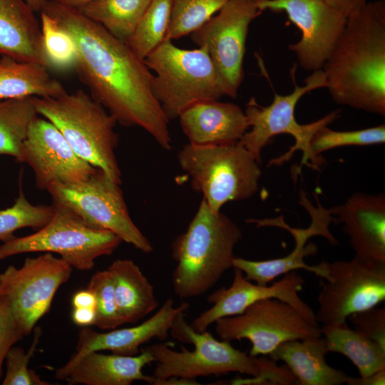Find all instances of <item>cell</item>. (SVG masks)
Segmentation results:
<instances>
[{
	"label": "cell",
	"instance_id": "6da1fadb",
	"mask_svg": "<svg viewBox=\"0 0 385 385\" xmlns=\"http://www.w3.org/2000/svg\"><path fill=\"white\" fill-rule=\"evenodd\" d=\"M41 10L73 38L77 49L74 69L91 96L117 123L140 127L162 148L170 150L169 120L153 93V75L144 60L78 9L48 0Z\"/></svg>",
	"mask_w": 385,
	"mask_h": 385
},
{
	"label": "cell",
	"instance_id": "7a4b0ae2",
	"mask_svg": "<svg viewBox=\"0 0 385 385\" xmlns=\"http://www.w3.org/2000/svg\"><path fill=\"white\" fill-rule=\"evenodd\" d=\"M322 69L335 103L385 115L384 0L366 2L346 17Z\"/></svg>",
	"mask_w": 385,
	"mask_h": 385
},
{
	"label": "cell",
	"instance_id": "3957f363",
	"mask_svg": "<svg viewBox=\"0 0 385 385\" xmlns=\"http://www.w3.org/2000/svg\"><path fill=\"white\" fill-rule=\"evenodd\" d=\"M184 314L175 319L170 333L178 341L190 344V351L181 346V351L166 344H154L143 348L152 355L156 366L151 384L171 377L196 380L197 377L220 376L239 372L250 376L232 381V384H297L288 367L278 366L269 357L252 356L233 347L230 342L218 341L207 330L195 331L184 319Z\"/></svg>",
	"mask_w": 385,
	"mask_h": 385
},
{
	"label": "cell",
	"instance_id": "277c9868",
	"mask_svg": "<svg viewBox=\"0 0 385 385\" xmlns=\"http://www.w3.org/2000/svg\"><path fill=\"white\" fill-rule=\"evenodd\" d=\"M242 236L228 216L212 210L202 199L186 231L171 244L177 265L173 287L180 299L200 296L233 267L234 250Z\"/></svg>",
	"mask_w": 385,
	"mask_h": 385
},
{
	"label": "cell",
	"instance_id": "5b68a950",
	"mask_svg": "<svg viewBox=\"0 0 385 385\" xmlns=\"http://www.w3.org/2000/svg\"><path fill=\"white\" fill-rule=\"evenodd\" d=\"M37 113L51 122L74 152L121 184L115 150V119L90 94L78 90L57 98L31 97Z\"/></svg>",
	"mask_w": 385,
	"mask_h": 385
},
{
	"label": "cell",
	"instance_id": "8992f818",
	"mask_svg": "<svg viewBox=\"0 0 385 385\" xmlns=\"http://www.w3.org/2000/svg\"><path fill=\"white\" fill-rule=\"evenodd\" d=\"M294 86L293 91L287 95L274 92L271 104L260 105L252 98L246 106L245 115L250 130H248L238 143L242 145L260 163L261 152L269 141L280 134H289L294 139V144L280 156L272 159L268 165H280L288 161L295 151L301 150L302 158L298 171L304 165L318 170L323 164L322 158L315 157L310 149L314 135L322 128L328 126L340 116V110L330 112L323 118L307 124H299L295 119L294 110L299 99L306 93L321 88H326V79L322 69L314 71L300 86L295 81L294 70H292Z\"/></svg>",
	"mask_w": 385,
	"mask_h": 385
},
{
	"label": "cell",
	"instance_id": "52a82bcc",
	"mask_svg": "<svg viewBox=\"0 0 385 385\" xmlns=\"http://www.w3.org/2000/svg\"><path fill=\"white\" fill-rule=\"evenodd\" d=\"M178 163L193 190L202 194L210 208L220 212L230 201L252 197L259 189L260 163L238 142L230 145L188 143Z\"/></svg>",
	"mask_w": 385,
	"mask_h": 385
},
{
	"label": "cell",
	"instance_id": "ba28073f",
	"mask_svg": "<svg viewBox=\"0 0 385 385\" xmlns=\"http://www.w3.org/2000/svg\"><path fill=\"white\" fill-rule=\"evenodd\" d=\"M144 62L155 73L152 91L169 120L195 103L225 96L205 46L183 49L165 39Z\"/></svg>",
	"mask_w": 385,
	"mask_h": 385
},
{
	"label": "cell",
	"instance_id": "9c48e42d",
	"mask_svg": "<svg viewBox=\"0 0 385 385\" xmlns=\"http://www.w3.org/2000/svg\"><path fill=\"white\" fill-rule=\"evenodd\" d=\"M36 232L0 245V260L24 253L51 252L73 268L90 270L100 257L111 255L122 242L113 232L93 227L61 207Z\"/></svg>",
	"mask_w": 385,
	"mask_h": 385
},
{
	"label": "cell",
	"instance_id": "30bf717a",
	"mask_svg": "<svg viewBox=\"0 0 385 385\" xmlns=\"http://www.w3.org/2000/svg\"><path fill=\"white\" fill-rule=\"evenodd\" d=\"M120 185L98 168L82 182L53 185L47 191L55 207L68 210L93 227L113 232L140 252L150 253L153 245L132 220Z\"/></svg>",
	"mask_w": 385,
	"mask_h": 385
},
{
	"label": "cell",
	"instance_id": "8fae6325",
	"mask_svg": "<svg viewBox=\"0 0 385 385\" xmlns=\"http://www.w3.org/2000/svg\"><path fill=\"white\" fill-rule=\"evenodd\" d=\"M329 277L320 280L317 322L322 326L346 324L348 317L377 306L385 299V262L354 257L326 262Z\"/></svg>",
	"mask_w": 385,
	"mask_h": 385
},
{
	"label": "cell",
	"instance_id": "7c38bea8",
	"mask_svg": "<svg viewBox=\"0 0 385 385\" xmlns=\"http://www.w3.org/2000/svg\"><path fill=\"white\" fill-rule=\"evenodd\" d=\"M73 267L53 253L25 259L21 267L8 266L0 273V297L9 304L24 337L49 311L58 288Z\"/></svg>",
	"mask_w": 385,
	"mask_h": 385
},
{
	"label": "cell",
	"instance_id": "4fadbf2b",
	"mask_svg": "<svg viewBox=\"0 0 385 385\" xmlns=\"http://www.w3.org/2000/svg\"><path fill=\"white\" fill-rule=\"evenodd\" d=\"M215 331L224 341L248 339L250 354L268 356L280 344L322 337L321 327L307 321L290 304L274 298L250 305L238 315L215 322Z\"/></svg>",
	"mask_w": 385,
	"mask_h": 385
},
{
	"label": "cell",
	"instance_id": "5bb4252c",
	"mask_svg": "<svg viewBox=\"0 0 385 385\" xmlns=\"http://www.w3.org/2000/svg\"><path fill=\"white\" fill-rule=\"evenodd\" d=\"M262 13L257 0H230L191 34L192 41L198 47L206 48L225 96L235 98L237 95L244 78L248 28Z\"/></svg>",
	"mask_w": 385,
	"mask_h": 385
},
{
	"label": "cell",
	"instance_id": "9a60e30c",
	"mask_svg": "<svg viewBox=\"0 0 385 385\" xmlns=\"http://www.w3.org/2000/svg\"><path fill=\"white\" fill-rule=\"evenodd\" d=\"M264 11H284L301 31L300 40L289 46L304 70L322 69L340 36L346 16L323 0H257Z\"/></svg>",
	"mask_w": 385,
	"mask_h": 385
},
{
	"label": "cell",
	"instance_id": "2e32d148",
	"mask_svg": "<svg viewBox=\"0 0 385 385\" xmlns=\"http://www.w3.org/2000/svg\"><path fill=\"white\" fill-rule=\"evenodd\" d=\"M20 163L31 167L36 187L46 191L53 185L82 182L98 169L80 158L60 130L39 115L29 125Z\"/></svg>",
	"mask_w": 385,
	"mask_h": 385
},
{
	"label": "cell",
	"instance_id": "e0dca14e",
	"mask_svg": "<svg viewBox=\"0 0 385 385\" xmlns=\"http://www.w3.org/2000/svg\"><path fill=\"white\" fill-rule=\"evenodd\" d=\"M233 270L230 286L222 287L210 294L207 302L212 306L201 312L190 324L195 331L205 332L217 319L240 314L253 303L270 298L290 304L309 323L319 326L311 307L299 297L304 279L295 270L284 274L281 279L272 285L252 283L245 277L240 269L233 267Z\"/></svg>",
	"mask_w": 385,
	"mask_h": 385
},
{
	"label": "cell",
	"instance_id": "ac0fdd59",
	"mask_svg": "<svg viewBox=\"0 0 385 385\" xmlns=\"http://www.w3.org/2000/svg\"><path fill=\"white\" fill-rule=\"evenodd\" d=\"M308 212L312 220L307 228L291 227L284 222L283 216L272 219L247 220L248 223L254 224L257 227H277L287 230L293 236L295 246L289 255L272 260L255 261L235 257L233 267L240 269L247 279L261 285H266L277 277L299 269L311 272L327 280L329 273L325 261L316 265H309L304 262V257L315 255L317 252L314 244H306L314 236L324 237L332 245H335L337 240L329 230L332 220L324 210L312 208Z\"/></svg>",
	"mask_w": 385,
	"mask_h": 385
},
{
	"label": "cell",
	"instance_id": "d6986e66",
	"mask_svg": "<svg viewBox=\"0 0 385 385\" xmlns=\"http://www.w3.org/2000/svg\"><path fill=\"white\" fill-rule=\"evenodd\" d=\"M188 308L189 304L185 302L175 307L173 299L169 298L153 316L139 325L105 332L83 327L78 332L74 353L63 366L56 370L55 378L63 380L76 362L92 351H110L124 356L140 354V347L151 339H166L175 319Z\"/></svg>",
	"mask_w": 385,
	"mask_h": 385
},
{
	"label": "cell",
	"instance_id": "ffe728a7",
	"mask_svg": "<svg viewBox=\"0 0 385 385\" xmlns=\"http://www.w3.org/2000/svg\"><path fill=\"white\" fill-rule=\"evenodd\" d=\"M335 221L349 236L356 257L385 262V197L383 194H352L330 208Z\"/></svg>",
	"mask_w": 385,
	"mask_h": 385
},
{
	"label": "cell",
	"instance_id": "44dd1931",
	"mask_svg": "<svg viewBox=\"0 0 385 385\" xmlns=\"http://www.w3.org/2000/svg\"><path fill=\"white\" fill-rule=\"evenodd\" d=\"M178 118L189 143L193 145L234 144L250 128L245 113L239 106L217 100L195 103Z\"/></svg>",
	"mask_w": 385,
	"mask_h": 385
},
{
	"label": "cell",
	"instance_id": "7402d4cb",
	"mask_svg": "<svg viewBox=\"0 0 385 385\" xmlns=\"http://www.w3.org/2000/svg\"><path fill=\"white\" fill-rule=\"evenodd\" d=\"M152 362V355L144 349L134 356L92 351L79 359L63 380L69 385H130L135 381L151 384L153 377L143 369Z\"/></svg>",
	"mask_w": 385,
	"mask_h": 385
},
{
	"label": "cell",
	"instance_id": "603a6c76",
	"mask_svg": "<svg viewBox=\"0 0 385 385\" xmlns=\"http://www.w3.org/2000/svg\"><path fill=\"white\" fill-rule=\"evenodd\" d=\"M34 12L25 0H0V56L48 68L41 24Z\"/></svg>",
	"mask_w": 385,
	"mask_h": 385
},
{
	"label": "cell",
	"instance_id": "cb8c5ba5",
	"mask_svg": "<svg viewBox=\"0 0 385 385\" xmlns=\"http://www.w3.org/2000/svg\"><path fill=\"white\" fill-rule=\"evenodd\" d=\"M327 353L325 340L322 336L283 342L268 357L274 361H283L296 379L297 384H346L349 376L327 363Z\"/></svg>",
	"mask_w": 385,
	"mask_h": 385
},
{
	"label": "cell",
	"instance_id": "d4e9b609",
	"mask_svg": "<svg viewBox=\"0 0 385 385\" xmlns=\"http://www.w3.org/2000/svg\"><path fill=\"white\" fill-rule=\"evenodd\" d=\"M107 270L113 279L117 309L123 324L135 323L158 307L153 286L133 260H116Z\"/></svg>",
	"mask_w": 385,
	"mask_h": 385
},
{
	"label": "cell",
	"instance_id": "484cf974",
	"mask_svg": "<svg viewBox=\"0 0 385 385\" xmlns=\"http://www.w3.org/2000/svg\"><path fill=\"white\" fill-rule=\"evenodd\" d=\"M66 91L39 63L0 58V100L29 97L57 98Z\"/></svg>",
	"mask_w": 385,
	"mask_h": 385
},
{
	"label": "cell",
	"instance_id": "4316f807",
	"mask_svg": "<svg viewBox=\"0 0 385 385\" xmlns=\"http://www.w3.org/2000/svg\"><path fill=\"white\" fill-rule=\"evenodd\" d=\"M322 336L328 352L341 354L357 368L360 376L385 369V347L347 324L322 326Z\"/></svg>",
	"mask_w": 385,
	"mask_h": 385
},
{
	"label": "cell",
	"instance_id": "83f0119b",
	"mask_svg": "<svg viewBox=\"0 0 385 385\" xmlns=\"http://www.w3.org/2000/svg\"><path fill=\"white\" fill-rule=\"evenodd\" d=\"M151 0H93L78 9L86 17L126 42Z\"/></svg>",
	"mask_w": 385,
	"mask_h": 385
},
{
	"label": "cell",
	"instance_id": "f1b7e54d",
	"mask_svg": "<svg viewBox=\"0 0 385 385\" xmlns=\"http://www.w3.org/2000/svg\"><path fill=\"white\" fill-rule=\"evenodd\" d=\"M37 115L31 97L0 100V155L11 156L20 163L24 141Z\"/></svg>",
	"mask_w": 385,
	"mask_h": 385
},
{
	"label": "cell",
	"instance_id": "f546056e",
	"mask_svg": "<svg viewBox=\"0 0 385 385\" xmlns=\"http://www.w3.org/2000/svg\"><path fill=\"white\" fill-rule=\"evenodd\" d=\"M173 0H151L135 30L125 42L144 60L166 37Z\"/></svg>",
	"mask_w": 385,
	"mask_h": 385
},
{
	"label": "cell",
	"instance_id": "4dcf8cb0",
	"mask_svg": "<svg viewBox=\"0 0 385 385\" xmlns=\"http://www.w3.org/2000/svg\"><path fill=\"white\" fill-rule=\"evenodd\" d=\"M19 181V195L12 206L0 210V241L6 242L14 238V233L22 228L39 230L52 218L54 205L31 204L25 196L21 185V174Z\"/></svg>",
	"mask_w": 385,
	"mask_h": 385
},
{
	"label": "cell",
	"instance_id": "1f68e13d",
	"mask_svg": "<svg viewBox=\"0 0 385 385\" xmlns=\"http://www.w3.org/2000/svg\"><path fill=\"white\" fill-rule=\"evenodd\" d=\"M40 12L43 46L48 68L58 71L74 69L77 49L73 38L53 16L44 10Z\"/></svg>",
	"mask_w": 385,
	"mask_h": 385
},
{
	"label": "cell",
	"instance_id": "d6a6232c",
	"mask_svg": "<svg viewBox=\"0 0 385 385\" xmlns=\"http://www.w3.org/2000/svg\"><path fill=\"white\" fill-rule=\"evenodd\" d=\"M230 0H173L165 39L192 34Z\"/></svg>",
	"mask_w": 385,
	"mask_h": 385
},
{
	"label": "cell",
	"instance_id": "836d02e7",
	"mask_svg": "<svg viewBox=\"0 0 385 385\" xmlns=\"http://www.w3.org/2000/svg\"><path fill=\"white\" fill-rule=\"evenodd\" d=\"M385 142V125L349 131H337L324 126L312 137L310 149L317 158L324 151L348 145H369Z\"/></svg>",
	"mask_w": 385,
	"mask_h": 385
},
{
	"label": "cell",
	"instance_id": "e575fe53",
	"mask_svg": "<svg viewBox=\"0 0 385 385\" xmlns=\"http://www.w3.org/2000/svg\"><path fill=\"white\" fill-rule=\"evenodd\" d=\"M86 288L93 293L96 299L93 326L107 331L123 324L117 309L113 279L108 270L94 273Z\"/></svg>",
	"mask_w": 385,
	"mask_h": 385
},
{
	"label": "cell",
	"instance_id": "d590c367",
	"mask_svg": "<svg viewBox=\"0 0 385 385\" xmlns=\"http://www.w3.org/2000/svg\"><path fill=\"white\" fill-rule=\"evenodd\" d=\"M32 343L26 351L22 347L13 346L5 358L6 371L2 385H50L43 381L34 370L29 368V364L34 355L42 330L40 327H34Z\"/></svg>",
	"mask_w": 385,
	"mask_h": 385
},
{
	"label": "cell",
	"instance_id": "8d00e7d4",
	"mask_svg": "<svg viewBox=\"0 0 385 385\" xmlns=\"http://www.w3.org/2000/svg\"><path fill=\"white\" fill-rule=\"evenodd\" d=\"M348 319L355 330L385 347V308L376 306L355 312Z\"/></svg>",
	"mask_w": 385,
	"mask_h": 385
},
{
	"label": "cell",
	"instance_id": "74e56055",
	"mask_svg": "<svg viewBox=\"0 0 385 385\" xmlns=\"http://www.w3.org/2000/svg\"><path fill=\"white\" fill-rule=\"evenodd\" d=\"M24 337L9 304L0 297V381L4 376L3 365L9 350Z\"/></svg>",
	"mask_w": 385,
	"mask_h": 385
},
{
	"label": "cell",
	"instance_id": "f35d334b",
	"mask_svg": "<svg viewBox=\"0 0 385 385\" xmlns=\"http://www.w3.org/2000/svg\"><path fill=\"white\" fill-rule=\"evenodd\" d=\"M326 4L342 13L349 16L367 2V0H323Z\"/></svg>",
	"mask_w": 385,
	"mask_h": 385
},
{
	"label": "cell",
	"instance_id": "ab89813d",
	"mask_svg": "<svg viewBox=\"0 0 385 385\" xmlns=\"http://www.w3.org/2000/svg\"><path fill=\"white\" fill-rule=\"evenodd\" d=\"M71 319L78 326L86 327L93 326L96 309L92 308H73Z\"/></svg>",
	"mask_w": 385,
	"mask_h": 385
},
{
	"label": "cell",
	"instance_id": "60d3db41",
	"mask_svg": "<svg viewBox=\"0 0 385 385\" xmlns=\"http://www.w3.org/2000/svg\"><path fill=\"white\" fill-rule=\"evenodd\" d=\"M346 384L348 385H384L385 369L379 370L365 376L353 377L349 376Z\"/></svg>",
	"mask_w": 385,
	"mask_h": 385
},
{
	"label": "cell",
	"instance_id": "b9f144b4",
	"mask_svg": "<svg viewBox=\"0 0 385 385\" xmlns=\"http://www.w3.org/2000/svg\"><path fill=\"white\" fill-rule=\"evenodd\" d=\"M73 308H92L96 309V299L88 289H81L74 293L71 298Z\"/></svg>",
	"mask_w": 385,
	"mask_h": 385
},
{
	"label": "cell",
	"instance_id": "7bdbcfd3",
	"mask_svg": "<svg viewBox=\"0 0 385 385\" xmlns=\"http://www.w3.org/2000/svg\"><path fill=\"white\" fill-rule=\"evenodd\" d=\"M51 1H53L54 2H56L58 4H60L66 6L76 8V9H81V7H83V6L88 4L93 0H51Z\"/></svg>",
	"mask_w": 385,
	"mask_h": 385
},
{
	"label": "cell",
	"instance_id": "ee69618b",
	"mask_svg": "<svg viewBox=\"0 0 385 385\" xmlns=\"http://www.w3.org/2000/svg\"><path fill=\"white\" fill-rule=\"evenodd\" d=\"M34 11H40L48 0H25Z\"/></svg>",
	"mask_w": 385,
	"mask_h": 385
}]
</instances>
